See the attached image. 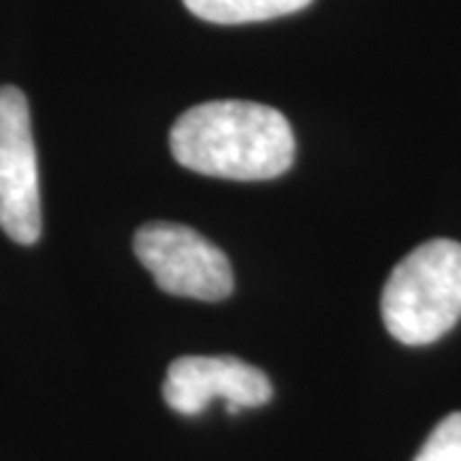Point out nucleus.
Returning a JSON list of instances; mask_svg holds the SVG:
<instances>
[{"mask_svg": "<svg viewBox=\"0 0 461 461\" xmlns=\"http://www.w3.org/2000/svg\"><path fill=\"white\" fill-rule=\"evenodd\" d=\"M182 167L223 180H275L295 162L290 121L262 103L208 100L185 111L169 131Z\"/></svg>", "mask_w": 461, "mask_h": 461, "instance_id": "obj_1", "label": "nucleus"}, {"mask_svg": "<svg viewBox=\"0 0 461 461\" xmlns=\"http://www.w3.org/2000/svg\"><path fill=\"white\" fill-rule=\"evenodd\" d=\"M461 318V244L433 239L395 264L382 290V321L405 346H429Z\"/></svg>", "mask_w": 461, "mask_h": 461, "instance_id": "obj_2", "label": "nucleus"}, {"mask_svg": "<svg viewBox=\"0 0 461 461\" xmlns=\"http://www.w3.org/2000/svg\"><path fill=\"white\" fill-rule=\"evenodd\" d=\"M133 251L169 295L218 303L233 293L229 257L182 223H144L133 236Z\"/></svg>", "mask_w": 461, "mask_h": 461, "instance_id": "obj_3", "label": "nucleus"}, {"mask_svg": "<svg viewBox=\"0 0 461 461\" xmlns=\"http://www.w3.org/2000/svg\"><path fill=\"white\" fill-rule=\"evenodd\" d=\"M0 229L23 247H32L41 236L29 100L14 85H0Z\"/></svg>", "mask_w": 461, "mask_h": 461, "instance_id": "obj_4", "label": "nucleus"}, {"mask_svg": "<svg viewBox=\"0 0 461 461\" xmlns=\"http://www.w3.org/2000/svg\"><path fill=\"white\" fill-rule=\"evenodd\" d=\"M165 402L180 415H200L211 400H226L229 412L259 408L272 400L262 369L236 357H180L167 369Z\"/></svg>", "mask_w": 461, "mask_h": 461, "instance_id": "obj_5", "label": "nucleus"}, {"mask_svg": "<svg viewBox=\"0 0 461 461\" xmlns=\"http://www.w3.org/2000/svg\"><path fill=\"white\" fill-rule=\"evenodd\" d=\"M193 16L211 23H254L269 18L290 16L308 8L313 0H182Z\"/></svg>", "mask_w": 461, "mask_h": 461, "instance_id": "obj_6", "label": "nucleus"}, {"mask_svg": "<svg viewBox=\"0 0 461 461\" xmlns=\"http://www.w3.org/2000/svg\"><path fill=\"white\" fill-rule=\"evenodd\" d=\"M412 461H461V412L446 415Z\"/></svg>", "mask_w": 461, "mask_h": 461, "instance_id": "obj_7", "label": "nucleus"}]
</instances>
